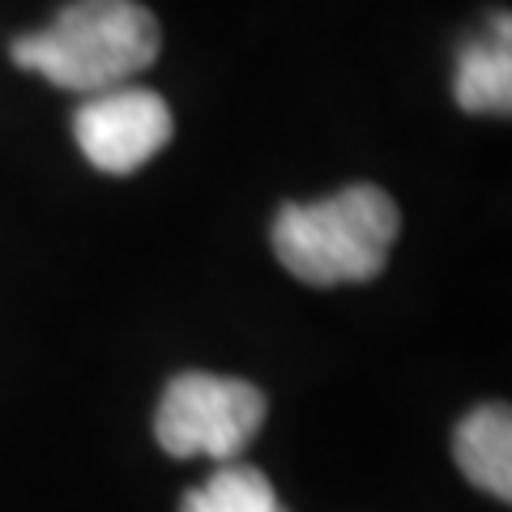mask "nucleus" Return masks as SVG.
Returning a JSON list of instances; mask_svg holds the SVG:
<instances>
[{
  "instance_id": "6",
  "label": "nucleus",
  "mask_w": 512,
  "mask_h": 512,
  "mask_svg": "<svg viewBox=\"0 0 512 512\" xmlns=\"http://www.w3.org/2000/svg\"><path fill=\"white\" fill-rule=\"evenodd\" d=\"M453 99L470 116H508L512 111V43L504 13L495 18L483 43H470L457 56Z\"/></svg>"
},
{
  "instance_id": "5",
  "label": "nucleus",
  "mask_w": 512,
  "mask_h": 512,
  "mask_svg": "<svg viewBox=\"0 0 512 512\" xmlns=\"http://www.w3.org/2000/svg\"><path fill=\"white\" fill-rule=\"evenodd\" d=\"M453 457L461 474L495 500H512V414L508 406H478L457 423Z\"/></svg>"
},
{
  "instance_id": "1",
  "label": "nucleus",
  "mask_w": 512,
  "mask_h": 512,
  "mask_svg": "<svg viewBox=\"0 0 512 512\" xmlns=\"http://www.w3.org/2000/svg\"><path fill=\"white\" fill-rule=\"evenodd\" d=\"M158 22L137 0H73L39 35L13 39L18 69L43 73L60 90L103 94L158 60Z\"/></svg>"
},
{
  "instance_id": "3",
  "label": "nucleus",
  "mask_w": 512,
  "mask_h": 512,
  "mask_svg": "<svg viewBox=\"0 0 512 512\" xmlns=\"http://www.w3.org/2000/svg\"><path fill=\"white\" fill-rule=\"evenodd\" d=\"M265 423V393L248 380L184 372L167 384L154 414V436L171 457L235 461Z\"/></svg>"
},
{
  "instance_id": "7",
  "label": "nucleus",
  "mask_w": 512,
  "mask_h": 512,
  "mask_svg": "<svg viewBox=\"0 0 512 512\" xmlns=\"http://www.w3.org/2000/svg\"><path fill=\"white\" fill-rule=\"evenodd\" d=\"M180 512H286V508L261 470L222 461L197 491L184 495Z\"/></svg>"
},
{
  "instance_id": "4",
  "label": "nucleus",
  "mask_w": 512,
  "mask_h": 512,
  "mask_svg": "<svg viewBox=\"0 0 512 512\" xmlns=\"http://www.w3.org/2000/svg\"><path fill=\"white\" fill-rule=\"evenodd\" d=\"M171 107L154 90L116 86L90 94L73 116V137L82 154L107 175H128L146 167L150 158L171 141Z\"/></svg>"
},
{
  "instance_id": "2",
  "label": "nucleus",
  "mask_w": 512,
  "mask_h": 512,
  "mask_svg": "<svg viewBox=\"0 0 512 512\" xmlns=\"http://www.w3.org/2000/svg\"><path fill=\"white\" fill-rule=\"evenodd\" d=\"M402 235V214L376 184H350L312 205H282L274 218V256L308 286L372 282Z\"/></svg>"
}]
</instances>
